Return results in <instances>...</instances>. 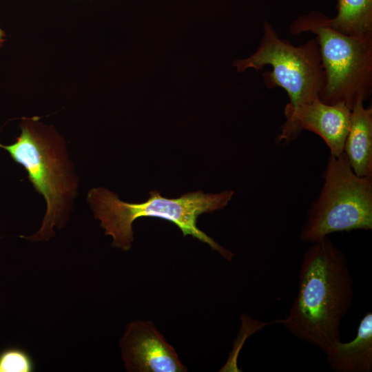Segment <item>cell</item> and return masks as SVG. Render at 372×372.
I'll list each match as a JSON object with an SVG mask.
<instances>
[{
  "mask_svg": "<svg viewBox=\"0 0 372 372\" xmlns=\"http://www.w3.org/2000/svg\"><path fill=\"white\" fill-rule=\"evenodd\" d=\"M353 294L348 260L327 236L304 252L296 296L288 315L274 323L327 353L341 341L340 327Z\"/></svg>",
  "mask_w": 372,
  "mask_h": 372,
  "instance_id": "1",
  "label": "cell"
},
{
  "mask_svg": "<svg viewBox=\"0 0 372 372\" xmlns=\"http://www.w3.org/2000/svg\"><path fill=\"white\" fill-rule=\"evenodd\" d=\"M234 193V191H223L205 194L198 191L184 194L176 198H167L154 190L149 192L146 201L134 203L122 201L116 194L99 187L88 192L87 200L105 234L112 237L114 247L129 250L133 241V222L141 217H155L172 222L180 229L183 236H192L231 261L234 254L200 230L197 220L203 214L223 209Z\"/></svg>",
  "mask_w": 372,
  "mask_h": 372,
  "instance_id": "2",
  "label": "cell"
},
{
  "mask_svg": "<svg viewBox=\"0 0 372 372\" xmlns=\"http://www.w3.org/2000/svg\"><path fill=\"white\" fill-rule=\"evenodd\" d=\"M21 134L6 150L13 161L22 165L36 192L46 203V211L40 229L29 238L48 239L54 226H61L77 194L78 180L69 159L63 138L52 125L39 117L23 118Z\"/></svg>",
  "mask_w": 372,
  "mask_h": 372,
  "instance_id": "3",
  "label": "cell"
},
{
  "mask_svg": "<svg viewBox=\"0 0 372 372\" xmlns=\"http://www.w3.org/2000/svg\"><path fill=\"white\" fill-rule=\"evenodd\" d=\"M325 14L313 10L290 25L293 34L316 35L324 73L319 99L327 104L343 103L351 110L372 90V35L351 36L333 29Z\"/></svg>",
  "mask_w": 372,
  "mask_h": 372,
  "instance_id": "4",
  "label": "cell"
},
{
  "mask_svg": "<svg viewBox=\"0 0 372 372\" xmlns=\"http://www.w3.org/2000/svg\"><path fill=\"white\" fill-rule=\"evenodd\" d=\"M318 198L311 205L300 234L303 242L335 232L372 229V175L358 176L344 154L330 155Z\"/></svg>",
  "mask_w": 372,
  "mask_h": 372,
  "instance_id": "5",
  "label": "cell"
},
{
  "mask_svg": "<svg viewBox=\"0 0 372 372\" xmlns=\"http://www.w3.org/2000/svg\"><path fill=\"white\" fill-rule=\"evenodd\" d=\"M233 65L238 72L270 65L272 71L264 72V82L269 88L280 87L287 92L289 103L285 112L319 99L324 85L316 39L295 46L279 38L267 21L263 23V36L257 50L248 58L235 61Z\"/></svg>",
  "mask_w": 372,
  "mask_h": 372,
  "instance_id": "6",
  "label": "cell"
},
{
  "mask_svg": "<svg viewBox=\"0 0 372 372\" xmlns=\"http://www.w3.org/2000/svg\"><path fill=\"white\" fill-rule=\"evenodd\" d=\"M285 116L286 121L277 143L291 142L302 130H307L323 139L331 155L339 156L343 153L351 117V110L346 105H329L317 99L285 112Z\"/></svg>",
  "mask_w": 372,
  "mask_h": 372,
  "instance_id": "7",
  "label": "cell"
},
{
  "mask_svg": "<svg viewBox=\"0 0 372 372\" xmlns=\"http://www.w3.org/2000/svg\"><path fill=\"white\" fill-rule=\"evenodd\" d=\"M126 369L137 372H185L187 368L151 321L131 322L121 340Z\"/></svg>",
  "mask_w": 372,
  "mask_h": 372,
  "instance_id": "8",
  "label": "cell"
},
{
  "mask_svg": "<svg viewBox=\"0 0 372 372\" xmlns=\"http://www.w3.org/2000/svg\"><path fill=\"white\" fill-rule=\"evenodd\" d=\"M358 99L351 110L350 125L343 152L358 176L372 175V108Z\"/></svg>",
  "mask_w": 372,
  "mask_h": 372,
  "instance_id": "9",
  "label": "cell"
},
{
  "mask_svg": "<svg viewBox=\"0 0 372 372\" xmlns=\"http://www.w3.org/2000/svg\"><path fill=\"white\" fill-rule=\"evenodd\" d=\"M329 368L335 372L372 371V312L361 319L354 339L336 343L327 353Z\"/></svg>",
  "mask_w": 372,
  "mask_h": 372,
  "instance_id": "10",
  "label": "cell"
},
{
  "mask_svg": "<svg viewBox=\"0 0 372 372\" xmlns=\"http://www.w3.org/2000/svg\"><path fill=\"white\" fill-rule=\"evenodd\" d=\"M336 16L329 19L335 30L351 36L372 35V0H338Z\"/></svg>",
  "mask_w": 372,
  "mask_h": 372,
  "instance_id": "11",
  "label": "cell"
},
{
  "mask_svg": "<svg viewBox=\"0 0 372 372\" xmlns=\"http://www.w3.org/2000/svg\"><path fill=\"white\" fill-rule=\"evenodd\" d=\"M34 363L25 351L16 349H8L0 353V372H30Z\"/></svg>",
  "mask_w": 372,
  "mask_h": 372,
  "instance_id": "12",
  "label": "cell"
},
{
  "mask_svg": "<svg viewBox=\"0 0 372 372\" xmlns=\"http://www.w3.org/2000/svg\"><path fill=\"white\" fill-rule=\"evenodd\" d=\"M6 35L5 32L0 28V48L3 45L6 41Z\"/></svg>",
  "mask_w": 372,
  "mask_h": 372,
  "instance_id": "13",
  "label": "cell"
}]
</instances>
